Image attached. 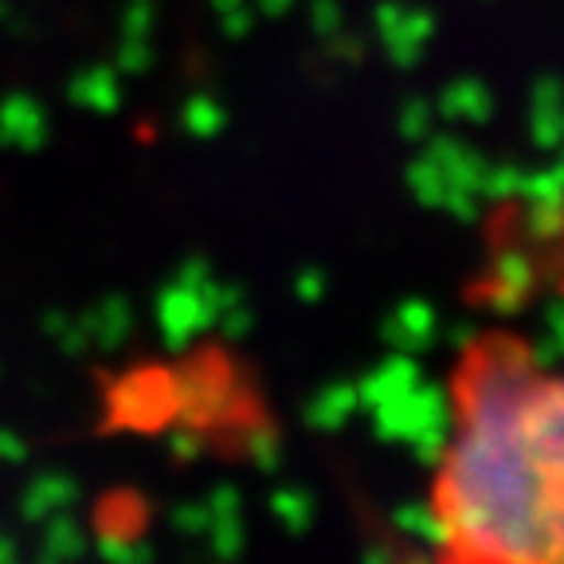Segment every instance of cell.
<instances>
[{"mask_svg": "<svg viewBox=\"0 0 564 564\" xmlns=\"http://www.w3.org/2000/svg\"><path fill=\"white\" fill-rule=\"evenodd\" d=\"M427 510L443 561L564 564V372L510 337L463 352Z\"/></svg>", "mask_w": 564, "mask_h": 564, "instance_id": "6da1fadb", "label": "cell"}]
</instances>
